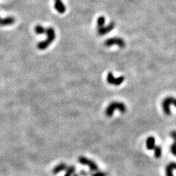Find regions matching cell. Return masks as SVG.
I'll return each instance as SVG.
<instances>
[{
  "label": "cell",
  "instance_id": "cell-8",
  "mask_svg": "<svg viewBox=\"0 0 176 176\" xmlns=\"http://www.w3.org/2000/svg\"><path fill=\"white\" fill-rule=\"evenodd\" d=\"M54 8L60 14H63L67 11V7L62 0H54Z\"/></svg>",
  "mask_w": 176,
  "mask_h": 176
},
{
  "label": "cell",
  "instance_id": "cell-14",
  "mask_svg": "<svg viewBox=\"0 0 176 176\" xmlns=\"http://www.w3.org/2000/svg\"><path fill=\"white\" fill-rule=\"evenodd\" d=\"M153 150H154V156H155V158H159L160 157H161V155H162L161 147L159 146H155Z\"/></svg>",
  "mask_w": 176,
  "mask_h": 176
},
{
  "label": "cell",
  "instance_id": "cell-6",
  "mask_svg": "<svg viewBox=\"0 0 176 176\" xmlns=\"http://www.w3.org/2000/svg\"><path fill=\"white\" fill-rule=\"evenodd\" d=\"M78 162L79 163L81 164L85 165L89 167L91 171H99V167L95 162L93 160L89 159V158H86L85 157H80L78 158Z\"/></svg>",
  "mask_w": 176,
  "mask_h": 176
},
{
  "label": "cell",
  "instance_id": "cell-3",
  "mask_svg": "<svg viewBox=\"0 0 176 176\" xmlns=\"http://www.w3.org/2000/svg\"><path fill=\"white\" fill-rule=\"evenodd\" d=\"M171 105H173L176 107V98L173 97H167L162 100V108L164 113L166 116L171 115Z\"/></svg>",
  "mask_w": 176,
  "mask_h": 176
},
{
  "label": "cell",
  "instance_id": "cell-22",
  "mask_svg": "<svg viewBox=\"0 0 176 176\" xmlns=\"http://www.w3.org/2000/svg\"><path fill=\"white\" fill-rule=\"evenodd\" d=\"M73 176H80V174H78V173H74Z\"/></svg>",
  "mask_w": 176,
  "mask_h": 176
},
{
  "label": "cell",
  "instance_id": "cell-20",
  "mask_svg": "<svg viewBox=\"0 0 176 176\" xmlns=\"http://www.w3.org/2000/svg\"><path fill=\"white\" fill-rule=\"evenodd\" d=\"M169 165L171 167V168L173 169H175V170H176V162H171L169 163Z\"/></svg>",
  "mask_w": 176,
  "mask_h": 176
},
{
  "label": "cell",
  "instance_id": "cell-2",
  "mask_svg": "<svg viewBox=\"0 0 176 176\" xmlns=\"http://www.w3.org/2000/svg\"><path fill=\"white\" fill-rule=\"evenodd\" d=\"M117 110L121 113H125L127 111L126 105L121 102H118V101L112 102L106 108V116L108 117H112L114 115V112Z\"/></svg>",
  "mask_w": 176,
  "mask_h": 176
},
{
  "label": "cell",
  "instance_id": "cell-15",
  "mask_svg": "<svg viewBox=\"0 0 176 176\" xmlns=\"http://www.w3.org/2000/svg\"><path fill=\"white\" fill-rule=\"evenodd\" d=\"M106 18L104 16H100L98 18L97 21V28H100L101 26L105 25Z\"/></svg>",
  "mask_w": 176,
  "mask_h": 176
},
{
  "label": "cell",
  "instance_id": "cell-23",
  "mask_svg": "<svg viewBox=\"0 0 176 176\" xmlns=\"http://www.w3.org/2000/svg\"><path fill=\"white\" fill-rule=\"evenodd\" d=\"M174 142L176 143V138H175V139H174Z\"/></svg>",
  "mask_w": 176,
  "mask_h": 176
},
{
  "label": "cell",
  "instance_id": "cell-4",
  "mask_svg": "<svg viewBox=\"0 0 176 176\" xmlns=\"http://www.w3.org/2000/svg\"><path fill=\"white\" fill-rule=\"evenodd\" d=\"M104 45L106 47H111L116 45L120 48H123L125 47L126 43L121 37H112L105 41Z\"/></svg>",
  "mask_w": 176,
  "mask_h": 176
},
{
  "label": "cell",
  "instance_id": "cell-16",
  "mask_svg": "<svg viewBox=\"0 0 176 176\" xmlns=\"http://www.w3.org/2000/svg\"><path fill=\"white\" fill-rule=\"evenodd\" d=\"M165 172H166V176H173V168L169 165V164L165 168Z\"/></svg>",
  "mask_w": 176,
  "mask_h": 176
},
{
  "label": "cell",
  "instance_id": "cell-13",
  "mask_svg": "<svg viewBox=\"0 0 176 176\" xmlns=\"http://www.w3.org/2000/svg\"><path fill=\"white\" fill-rule=\"evenodd\" d=\"M75 171H76L75 166H73V165L70 166L69 167H68V168L66 170L64 176H73Z\"/></svg>",
  "mask_w": 176,
  "mask_h": 176
},
{
  "label": "cell",
  "instance_id": "cell-18",
  "mask_svg": "<svg viewBox=\"0 0 176 176\" xmlns=\"http://www.w3.org/2000/svg\"><path fill=\"white\" fill-rule=\"evenodd\" d=\"M90 176H108V175L105 172L103 171H96L95 173H92Z\"/></svg>",
  "mask_w": 176,
  "mask_h": 176
},
{
  "label": "cell",
  "instance_id": "cell-12",
  "mask_svg": "<svg viewBox=\"0 0 176 176\" xmlns=\"http://www.w3.org/2000/svg\"><path fill=\"white\" fill-rule=\"evenodd\" d=\"M35 32L38 35L42 34H46L47 32V28H44L43 26L41 25H37L35 27Z\"/></svg>",
  "mask_w": 176,
  "mask_h": 176
},
{
  "label": "cell",
  "instance_id": "cell-5",
  "mask_svg": "<svg viewBox=\"0 0 176 176\" xmlns=\"http://www.w3.org/2000/svg\"><path fill=\"white\" fill-rule=\"evenodd\" d=\"M125 79V76H123L116 77L111 72H109L106 76L107 82L109 84L115 85V86H119V85L122 84V83L124 82Z\"/></svg>",
  "mask_w": 176,
  "mask_h": 176
},
{
  "label": "cell",
  "instance_id": "cell-17",
  "mask_svg": "<svg viewBox=\"0 0 176 176\" xmlns=\"http://www.w3.org/2000/svg\"><path fill=\"white\" fill-rule=\"evenodd\" d=\"M170 151L173 156L176 157V143L173 142L170 146Z\"/></svg>",
  "mask_w": 176,
  "mask_h": 176
},
{
  "label": "cell",
  "instance_id": "cell-19",
  "mask_svg": "<svg viewBox=\"0 0 176 176\" xmlns=\"http://www.w3.org/2000/svg\"><path fill=\"white\" fill-rule=\"evenodd\" d=\"M170 136L173 140L176 138V131H173L170 133Z\"/></svg>",
  "mask_w": 176,
  "mask_h": 176
},
{
  "label": "cell",
  "instance_id": "cell-9",
  "mask_svg": "<svg viewBox=\"0 0 176 176\" xmlns=\"http://www.w3.org/2000/svg\"><path fill=\"white\" fill-rule=\"evenodd\" d=\"M15 22V18L14 17L9 16L6 17L5 18H0V26H6L12 25Z\"/></svg>",
  "mask_w": 176,
  "mask_h": 176
},
{
  "label": "cell",
  "instance_id": "cell-10",
  "mask_svg": "<svg viewBox=\"0 0 176 176\" xmlns=\"http://www.w3.org/2000/svg\"><path fill=\"white\" fill-rule=\"evenodd\" d=\"M68 168V166L65 163H63V162H61V163H59V164L57 165L56 166H55L54 169L52 170V173L54 174H58L59 172L63 171H65Z\"/></svg>",
  "mask_w": 176,
  "mask_h": 176
},
{
  "label": "cell",
  "instance_id": "cell-11",
  "mask_svg": "<svg viewBox=\"0 0 176 176\" xmlns=\"http://www.w3.org/2000/svg\"><path fill=\"white\" fill-rule=\"evenodd\" d=\"M155 138L153 136H149L146 140V147L148 150H153L155 147Z\"/></svg>",
  "mask_w": 176,
  "mask_h": 176
},
{
  "label": "cell",
  "instance_id": "cell-7",
  "mask_svg": "<svg viewBox=\"0 0 176 176\" xmlns=\"http://www.w3.org/2000/svg\"><path fill=\"white\" fill-rule=\"evenodd\" d=\"M116 24L114 22H111L106 26H102L100 28H97V33L100 36H104V35L109 33L112 30L115 28Z\"/></svg>",
  "mask_w": 176,
  "mask_h": 176
},
{
  "label": "cell",
  "instance_id": "cell-21",
  "mask_svg": "<svg viewBox=\"0 0 176 176\" xmlns=\"http://www.w3.org/2000/svg\"><path fill=\"white\" fill-rule=\"evenodd\" d=\"M80 175L81 176H87V175H88V173H87L85 170H81V171H80Z\"/></svg>",
  "mask_w": 176,
  "mask_h": 176
},
{
  "label": "cell",
  "instance_id": "cell-1",
  "mask_svg": "<svg viewBox=\"0 0 176 176\" xmlns=\"http://www.w3.org/2000/svg\"><path fill=\"white\" fill-rule=\"evenodd\" d=\"M47 39L46 40L43 41L37 44V48L40 50H46L47 48L51 45V44L54 41L55 39L56 38V31L54 28L52 27L47 28Z\"/></svg>",
  "mask_w": 176,
  "mask_h": 176
}]
</instances>
